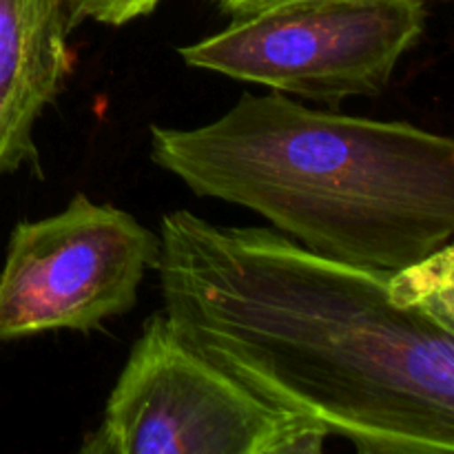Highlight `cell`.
Masks as SVG:
<instances>
[{
	"mask_svg": "<svg viewBox=\"0 0 454 454\" xmlns=\"http://www.w3.org/2000/svg\"><path fill=\"white\" fill-rule=\"evenodd\" d=\"M424 29V0H297L177 53L193 69L340 105L384 91Z\"/></svg>",
	"mask_w": 454,
	"mask_h": 454,
	"instance_id": "277c9868",
	"label": "cell"
},
{
	"mask_svg": "<svg viewBox=\"0 0 454 454\" xmlns=\"http://www.w3.org/2000/svg\"><path fill=\"white\" fill-rule=\"evenodd\" d=\"M328 430L253 393L151 315L84 454H319Z\"/></svg>",
	"mask_w": 454,
	"mask_h": 454,
	"instance_id": "3957f363",
	"label": "cell"
},
{
	"mask_svg": "<svg viewBox=\"0 0 454 454\" xmlns=\"http://www.w3.org/2000/svg\"><path fill=\"white\" fill-rule=\"evenodd\" d=\"M69 0H0V180L29 164L40 176L35 122L74 67Z\"/></svg>",
	"mask_w": 454,
	"mask_h": 454,
	"instance_id": "8992f818",
	"label": "cell"
},
{
	"mask_svg": "<svg viewBox=\"0 0 454 454\" xmlns=\"http://www.w3.org/2000/svg\"><path fill=\"white\" fill-rule=\"evenodd\" d=\"M160 251V235L131 213L84 193L56 215L18 222L0 270V344L127 315Z\"/></svg>",
	"mask_w": 454,
	"mask_h": 454,
	"instance_id": "5b68a950",
	"label": "cell"
},
{
	"mask_svg": "<svg viewBox=\"0 0 454 454\" xmlns=\"http://www.w3.org/2000/svg\"><path fill=\"white\" fill-rule=\"evenodd\" d=\"M158 235L162 313L207 362L362 454L454 452L452 242L386 270L184 208Z\"/></svg>",
	"mask_w": 454,
	"mask_h": 454,
	"instance_id": "6da1fadb",
	"label": "cell"
},
{
	"mask_svg": "<svg viewBox=\"0 0 454 454\" xmlns=\"http://www.w3.org/2000/svg\"><path fill=\"white\" fill-rule=\"evenodd\" d=\"M162 0H69V29L80 22L96 20L102 25L120 27L136 18L149 16Z\"/></svg>",
	"mask_w": 454,
	"mask_h": 454,
	"instance_id": "52a82bcc",
	"label": "cell"
},
{
	"mask_svg": "<svg viewBox=\"0 0 454 454\" xmlns=\"http://www.w3.org/2000/svg\"><path fill=\"white\" fill-rule=\"evenodd\" d=\"M215 3L233 18H248V16H255V13L266 12V9L282 7V4H288V3H297V0H215Z\"/></svg>",
	"mask_w": 454,
	"mask_h": 454,
	"instance_id": "ba28073f",
	"label": "cell"
},
{
	"mask_svg": "<svg viewBox=\"0 0 454 454\" xmlns=\"http://www.w3.org/2000/svg\"><path fill=\"white\" fill-rule=\"evenodd\" d=\"M149 153L191 193L348 264L406 269L454 233V142L403 120L244 93L202 127H151Z\"/></svg>",
	"mask_w": 454,
	"mask_h": 454,
	"instance_id": "7a4b0ae2",
	"label": "cell"
}]
</instances>
